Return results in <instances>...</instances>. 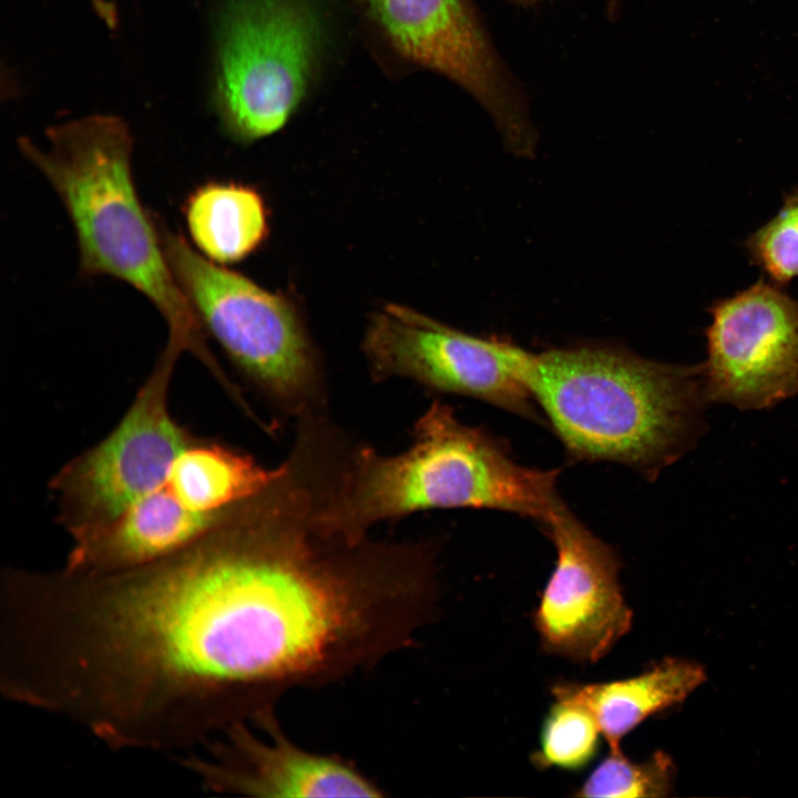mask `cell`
<instances>
[{"label":"cell","mask_w":798,"mask_h":798,"mask_svg":"<svg viewBox=\"0 0 798 798\" xmlns=\"http://www.w3.org/2000/svg\"><path fill=\"white\" fill-rule=\"evenodd\" d=\"M319 508L315 481L282 467L153 571L142 651L198 728L252 724L287 688L371 668L413 642L423 598L408 554L332 529Z\"/></svg>","instance_id":"obj_1"},{"label":"cell","mask_w":798,"mask_h":798,"mask_svg":"<svg viewBox=\"0 0 798 798\" xmlns=\"http://www.w3.org/2000/svg\"><path fill=\"white\" fill-rule=\"evenodd\" d=\"M183 214L192 246L221 265L247 258L269 233L264 198L241 183L209 181L195 187Z\"/></svg>","instance_id":"obj_14"},{"label":"cell","mask_w":798,"mask_h":798,"mask_svg":"<svg viewBox=\"0 0 798 798\" xmlns=\"http://www.w3.org/2000/svg\"><path fill=\"white\" fill-rule=\"evenodd\" d=\"M320 39L308 0H225L214 102L232 137L252 142L287 122L316 71Z\"/></svg>","instance_id":"obj_6"},{"label":"cell","mask_w":798,"mask_h":798,"mask_svg":"<svg viewBox=\"0 0 798 798\" xmlns=\"http://www.w3.org/2000/svg\"><path fill=\"white\" fill-rule=\"evenodd\" d=\"M177 359L178 355L163 349L114 430L52 479L59 521L72 540L110 523L163 485L193 438L168 411V386Z\"/></svg>","instance_id":"obj_8"},{"label":"cell","mask_w":798,"mask_h":798,"mask_svg":"<svg viewBox=\"0 0 798 798\" xmlns=\"http://www.w3.org/2000/svg\"><path fill=\"white\" fill-rule=\"evenodd\" d=\"M405 60L463 89L485 111L507 149L531 156L538 133L528 96L498 52L472 0H356Z\"/></svg>","instance_id":"obj_7"},{"label":"cell","mask_w":798,"mask_h":798,"mask_svg":"<svg viewBox=\"0 0 798 798\" xmlns=\"http://www.w3.org/2000/svg\"><path fill=\"white\" fill-rule=\"evenodd\" d=\"M745 247L751 263L780 286L798 277V187L788 193L778 213L754 232Z\"/></svg>","instance_id":"obj_18"},{"label":"cell","mask_w":798,"mask_h":798,"mask_svg":"<svg viewBox=\"0 0 798 798\" xmlns=\"http://www.w3.org/2000/svg\"><path fill=\"white\" fill-rule=\"evenodd\" d=\"M600 734L598 724L587 707L570 698L555 697L533 761L542 768L579 769L594 757Z\"/></svg>","instance_id":"obj_16"},{"label":"cell","mask_w":798,"mask_h":798,"mask_svg":"<svg viewBox=\"0 0 798 798\" xmlns=\"http://www.w3.org/2000/svg\"><path fill=\"white\" fill-rule=\"evenodd\" d=\"M160 239L204 329L275 406L298 421L319 415L323 381L293 303L201 255L156 219Z\"/></svg>","instance_id":"obj_5"},{"label":"cell","mask_w":798,"mask_h":798,"mask_svg":"<svg viewBox=\"0 0 798 798\" xmlns=\"http://www.w3.org/2000/svg\"><path fill=\"white\" fill-rule=\"evenodd\" d=\"M362 346L375 380L409 378L538 420L525 382L532 352L508 340L471 336L390 304L374 315Z\"/></svg>","instance_id":"obj_9"},{"label":"cell","mask_w":798,"mask_h":798,"mask_svg":"<svg viewBox=\"0 0 798 798\" xmlns=\"http://www.w3.org/2000/svg\"><path fill=\"white\" fill-rule=\"evenodd\" d=\"M45 135V149L28 137L18 145L49 181L70 217L81 275L110 276L132 286L165 320L166 346L190 351L217 371L204 327L170 266L156 219L136 192L127 125L114 115H92L54 125Z\"/></svg>","instance_id":"obj_2"},{"label":"cell","mask_w":798,"mask_h":798,"mask_svg":"<svg viewBox=\"0 0 798 798\" xmlns=\"http://www.w3.org/2000/svg\"><path fill=\"white\" fill-rule=\"evenodd\" d=\"M541 525L556 551L533 615L542 646L554 655L595 663L632 624L618 583V556L563 501Z\"/></svg>","instance_id":"obj_11"},{"label":"cell","mask_w":798,"mask_h":798,"mask_svg":"<svg viewBox=\"0 0 798 798\" xmlns=\"http://www.w3.org/2000/svg\"><path fill=\"white\" fill-rule=\"evenodd\" d=\"M278 473L279 467L265 469L247 453L192 438L176 458L167 483L190 508L221 515Z\"/></svg>","instance_id":"obj_15"},{"label":"cell","mask_w":798,"mask_h":798,"mask_svg":"<svg viewBox=\"0 0 798 798\" xmlns=\"http://www.w3.org/2000/svg\"><path fill=\"white\" fill-rule=\"evenodd\" d=\"M621 2L622 0H606V7L612 11H616L621 8Z\"/></svg>","instance_id":"obj_20"},{"label":"cell","mask_w":798,"mask_h":798,"mask_svg":"<svg viewBox=\"0 0 798 798\" xmlns=\"http://www.w3.org/2000/svg\"><path fill=\"white\" fill-rule=\"evenodd\" d=\"M237 723L196 753L181 758L202 788L212 794L258 798L382 797V790L336 755L308 751L284 733L274 708L254 724Z\"/></svg>","instance_id":"obj_12"},{"label":"cell","mask_w":798,"mask_h":798,"mask_svg":"<svg viewBox=\"0 0 798 798\" xmlns=\"http://www.w3.org/2000/svg\"><path fill=\"white\" fill-rule=\"evenodd\" d=\"M525 382L570 456L648 478L692 443L707 399L700 366L605 345L532 352Z\"/></svg>","instance_id":"obj_4"},{"label":"cell","mask_w":798,"mask_h":798,"mask_svg":"<svg viewBox=\"0 0 798 798\" xmlns=\"http://www.w3.org/2000/svg\"><path fill=\"white\" fill-rule=\"evenodd\" d=\"M341 452L321 514L355 539L379 521L429 509H492L543 524L562 501L556 470L518 463L497 438L462 423L440 401L417 420L407 451L387 457L359 446Z\"/></svg>","instance_id":"obj_3"},{"label":"cell","mask_w":798,"mask_h":798,"mask_svg":"<svg viewBox=\"0 0 798 798\" xmlns=\"http://www.w3.org/2000/svg\"><path fill=\"white\" fill-rule=\"evenodd\" d=\"M705 679L700 665L666 658L633 677L594 684H557L552 694L587 707L610 750H620L621 740L636 726L682 703Z\"/></svg>","instance_id":"obj_13"},{"label":"cell","mask_w":798,"mask_h":798,"mask_svg":"<svg viewBox=\"0 0 798 798\" xmlns=\"http://www.w3.org/2000/svg\"><path fill=\"white\" fill-rule=\"evenodd\" d=\"M702 375L708 400L764 409L798 395V299L764 278L715 301Z\"/></svg>","instance_id":"obj_10"},{"label":"cell","mask_w":798,"mask_h":798,"mask_svg":"<svg viewBox=\"0 0 798 798\" xmlns=\"http://www.w3.org/2000/svg\"><path fill=\"white\" fill-rule=\"evenodd\" d=\"M674 773V763L662 751L646 761L635 763L622 749L610 750L575 796L664 797L673 787Z\"/></svg>","instance_id":"obj_17"},{"label":"cell","mask_w":798,"mask_h":798,"mask_svg":"<svg viewBox=\"0 0 798 798\" xmlns=\"http://www.w3.org/2000/svg\"><path fill=\"white\" fill-rule=\"evenodd\" d=\"M508 1L512 2L513 4L528 8V7L541 4L549 0H508Z\"/></svg>","instance_id":"obj_19"}]
</instances>
